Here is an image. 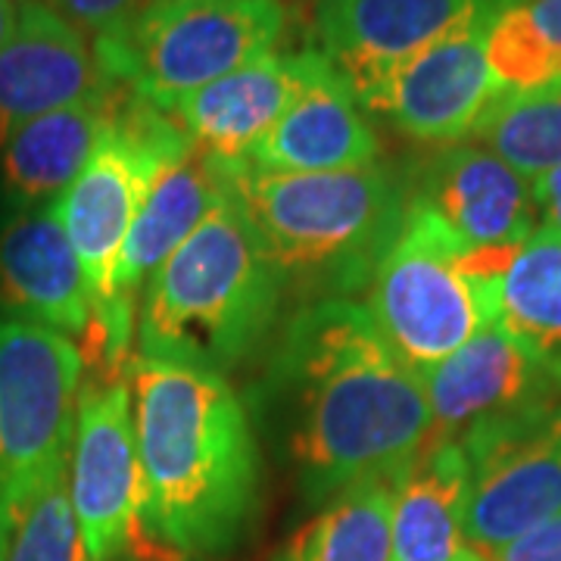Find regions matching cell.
I'll return each mask as SVG.
<instances>
[{"label": "cell", "instance_id": "6da1fadb", "mask_svg": "<svg viewBox=\"0 0 561 561\" xmlns=\"http://www.w3.org/2000/svg\"><path fill=\"white\" fill-rule=\"evenodd\" d=\"M268 383L302 496L316 505L393 481L434 431L424 383L356 300L306 302L280 331Z\"/></svg>", "mask_w": 561, "mask_h": 561}, {"label": "cell", "instance_id": "7a4b0ae2", "mask_svg": "<svg viewBox=\"0 0 561 561\" xmlns=\"http://www.w3.org/2000/svg\"><path fill=\"white\" fill-rule=\"evenodd\" d=\"M147 537L169 559L219 556L260 515L262 461L247 402L225 375L131 353L125 365Z\"/></svg>", "mask_w": 561, "mask_h": 561}, {"label": "cell", "instance_id": "3957f363", "mask_svg": "<svg viewBox=\"0 0 561 561\" xmlns=\"http://www.w3.org/2000/svg\"><path fill=\"white\" fill-rule=\"evenodd\" d=\"M284 294L306 302L365 294L405 216V179L375 162L350 172H260L219 165Z\"/></svg>", "mask_w": 561, "mask_h": 561}, {"label": "cell", "instance_id": "277c9868", "mask_svg": "<svg viewBox=\"0 0 561 561\" xmlns=\"http://www.w3.org/2000/svg\"><path fill=\"white\" fill-rule=\"evenodd\" d=\"M284 297L275 265L228 191H221L147 284L135 353L228 375L268 343Z\"/></svg>", "mask_w": 561, "mask_h": 561}, {"label": "cell", "instance_id": "5b68a950", "mask_svg": "<svg viewBox=\"0 0 561 561\" xmlns=\"http://www.w3.org/2000/svg\"><path fill=\"white\" fill-rule=\"evenodd\" d=\"M284 0H153L119 38L94 44L103 72L169 113L187 94L278 47Z\"/></svg>", "mask_w": 561, "mask_h": 561}, {"label": "cell", "instance_id": "8992f818", "mask_svg": "<svg viewBox=\"0 0 561 561\" xmlns=\"http://www.w3.org/2000/svg\"><path fill=\"white\" fill-rule=\"evenodd\" d=\"M465 250L449 228L409 201L397 238L365 287L362 309L419 378L493 324V297L465 268Z\"/></svg>", "mask_w": 561, "mask_h": 561}, {"label": "cell", "instance_id": "52a82bcc", "mask_svg": "<svg viewBox=\"0 0 561 561\" xmlns=\"http://www.w3.org/2000/svg\"><path fill=\"white\" fill-rule=\"evenodd\" d=\"M187 150L191 140L172 116L119 88L91 160L57 201L91 290L94 319L110 306L116 262L153 181Z\"/></svg>", "mask_w": 561, "mask_h": 561}, {"label": "cell", "instance_id": "ba28073f", "mask_svg": "<svg viewBox=\"0 0 561 561\" xmlns=\"http://www.w3.org/2000/svg\"><path fill=\"white\" fill-rule=\"evenodd\" d=\"M69 496L91 561H175L147 537L131 390L125 368L88 365L69 446Z\"/></svg>", "mask_w": 561, "mask_h": 561}, {"label": "cell", "instance_id": "9c48e42d", "mask_svg": "<svg viewBox=\"0 0 561 561\" xmlns=\"http://www.w3.org/2000/svg\"><path fill=\"white\" fill-rule=\"evenodd\" d=\"M468 459L465 542L490 561L561 515V402L461 437Z\"/></svg>", "mask_w": 561, "mask_h": 561}, {"label": "cell", "instance_id": "30bf717a", "mask_svg": "<svg viewBox=\"0 0 561 561\" xmlns=\"http://www.w3.org/2000/svg\"><path fill=\"white\" fill-rule=\"evenodd\" d=\"M81 375L79 343L0 316V493L25 490L69 459Z\"/></svg>", "mask_w": 561, "mask_h": 561}, {"label": "cell", "instance_id": "8fae6325", "mask_svg": "<svg viewBox=\"0 0 561 561\" xmlns=\"http://www.w3.org/2000/svg\"><path fill=\"white\" fill-rule=\"evenodd\" d=\"M500 10H481L427 44L356 101L402 138L446 147L471 138L502 88L486 62V32Z\"/></svg>", "mask_w": 561, "mask_h": 561}, {"label": "cell", "instance_id": "7c38bea8", "mask_svg": "<svg viewBox=\"0 0 561 561\" xmlns=\"http://www.w3.org/2000/svg\"><path fill=\"white\" fill-rule=\"evenodd\" d=\"M437 440L468 437L471 431L518 419L561 402V368L530 353L496 324L421 375Z\"/></svg>", "mask_w": 561, "mask_h": 561}, {"label": "cell", "instance_id": "4fadbf2b", "mask_svg": "<svg viewBox=\"0 0 561 561\" xmlns=\"http://www.w3.org/2000/svg\"><path fill=\"white\" fill-rule=\"evenodd\" d=\"M508 0H316L312 50L359 98L459 22Z\"/></svg>", "mask_w": 561, "mask_h": 561}, {"label": "cell", "instance_id": "5bb4252c", "mask_svg": "<svg viewBox=\"0 0 561 561\" xmlns=\"http://www.w3.org/2000/svg\"><path fill=\"white\" fill-rule=\"evenodd\" d=\"M402 179L409 201L471 250L515 247L537 231L530 181L474 140L434 147Z\"/></svg>", "mask_w": 561, "mask_h": 561}, {"label": "cell", "instance_id": "9a60e30c", "mask_svg": "<svg viewBox=\"0 0 561 561\" xmlns=\"http://www.w3.org/2000/svg\"><path fill=\"white\" fill-rule=\"evenodd\" d=\"M119 84L94 44L41 3L20 0L16 28L0 47V147L22 125L76 103H103Z\"/></svg>", "mask_w": 561, "mask_h": 561}, {"label": "cell", "instance_id": "2e32d148", "mask_svg": "<svg viewBox=\"0 0 561 561\" xmlns=\"http://www.w3.org/2000/svg\"><path fill=\"white\" fill-rule=\"evenodd\" d=\"M0 316L50 328L81 343L94 302L60 219V206H3L0 213Z\"/></svg>", "mask_w": 561, "mask_h": 561}, {"label": "cell", "instance_id": "e0dca14e", "mask_svg": "<svg viewBox=\"0 0 561 561\" xmlns=\"http://www.w3.org/2000/svg\"><path fill=\"white\" fill-rule=\"evenodd\" d=\"M316 66V50L278 54L268 50L241 69L203 84L165 116L184 131L203 157L216 165L247 162L280 113L294 103Z\"/></svg>", "mask_w": 561, "mask_h": 561}, {"label": "cell", "instance_id": "ac0fdd59", "mask_svg": "<svg viewBox=\"0 0 561 561\" xmlns=\"http://www.w3.org/2000/svg\"><path fill=\"white\" fill-rule=\"evenodd\" d=\"M381 138L356 94L316 54L294 103L247 157L260 172H350L375 165Z\"/></svg>", "mask_w": 561, "mask_h": 561}, {"label": "cell", "instance_id": "d6986e66", "mask_svg": "<svg viewBox=\"0 0 561 561\" xmlns=\"http://www.w3.org/2000/svg\"><path fill=\"white\" fill-rule=\"evenodd\" d=\"M468 459L456 440H431L390 486V561H465Z\"/></svg>", "mask_w": 561, "mask_h": 561}, {"label": "cell", "instance_id": "ffe728a7", "mask_svg": "<svg viewBox=\"0 0 561 561\" xmlns=\"http://www.w3.org/2000/svg\"><path fill=\"white\" fill-rule=\"evenodd\" d=\"M113 98L103 103H76L22 125L0 147L3 203L47 206L60 201L69 184L79 179L84 162L91 160L110 119Z\"/></svg>", "mask_w": 561, "mask_h": 561}, {"label": "cell", "instance_id": "44dd1931", "mask_svg": "<svg viewBox=\"0 0 561 561\" xmlns=\"http://www.w3.org/2000/svg\"><path fill=\"white\" fill-rule=\"evenodd\" d=\"M493 324L561 368V234L537 228L515 243L493 287Z\"/></svg>", "mask_w": 561, "mask_h": 561}, {"label": "cell", "instance_id": "7402d4cb", "mask_svg": "<svg viewBox=\"0 0 561 561\" xmlns=\"http://www.w3.org/2000/svg\"><path fill=\"white\" fill-rule=\"evenodd\" d=\"M390 486L368 481L328 500L284 542L278 561H390Z\"/></svg>", "mask_w": 561, "mask_h": 561}, {"label": "cell", "instance_id": "603a6c76", "mask_svg": "<svg viewBox=\"0 0 561 561\" xmlns=\"http://www.w3.org/2000/svg\"><path fill=\"white\" fill-rule=\"evenodd\" d=\"M468 140L496 153L524 181H537L559 169L561 81L534 91H502Z\"/></svg>", "mask_w": 561, "mask_h": 561}, {"label": "cell", "instance_id": "cb8c5ba5", "mask_svg": "<svg viewBox=\"0 0 561 561\" xmlns=\"http://www.w3.org/2000/svg\"><path fill=\"white\" fill-rule=\"evenodd\" d=\"M486 62L502 91L561 81V0H508L490 22Z\"/></svg>", "mask_w": 561, "mask_h": 561}, {"label": "cell", "instance_id": "d4e9b609", "mask_svg": "<svg viewBox=\"0 0 561 561\" xmlns=\"http://www.w3.org/2000/svg\"><path fill=\"white\" fill-rule=\"evenodd\" d=\"M0 561H91L69 496V459L25 496Z\"/></svg>", "mask_w": 561, "mask_h": 561}, {"label": "cell", "instance_id": "484cf974", "mask_svg": "<svg viewBox=\"0 0 561 561\" xmlns=\"http://www.w3.org/2000/svg\"><path fill=\"white\" fill-rule=\"evenodd\" d=\"M28 3L47 7L72 28H79L91 44L119 38L147 7V0H28Z\"/></svg>", "mask_w": 561, "mask_h": 561}, {"label": "cell", "instance_id": "4316f807", "mask_svg": "<svg viewBox=\"0 0 561 561\" xmlns=\"http://www.w3.org/2000/svg\"><path fill=\"white\" fill-rule=\"evenodd\" d=\"M490 561H561V515L527 530Z\"/></svg>", "mask_w": 561, "mask_h": 561}, {"label": "cell", "instance_id": "83f0119b", "mask_svg": "<svg viewBox=\"0 0 561 561\" xmlns=\"http://www.w3.org/2000/svg\"><path fill=\"white\" fill-rule=\"evenodd\" d=\"M530 197H534V209H537V228L561 234V165L537 181H530Z\"/></svg>", "mask_w": 561, "mask_h": 561}, {"label": "cell", "instance_id": "f1b7e54d", "mask_svg": "<svg viewBox=\"0 0 561 561\" xmlns=\"http://www.w3.org/2000/svg\"><path fill=\"white\" fill-rule=\"evenodd\" d=\"M16 16H20V3L16 0H0V47L16 28Z\"/></svg>", "mask_w": 561, "mask_h": 561}, {"label": "cell", "instance_id": "f546056e", "mask_svg": "<svg viewBox=\"0 0 561 561\" xmlns=\"http://www.w3.org/2000/svg\"><path fill=\"white\" fill-rule=\"evenodd\" d=\"M465 561H483V559H481V556H468V559H465Z\"/></svg>", "mask_w": 561, "mask_h": 561}, {"label": "cell", "instance_id": "4dcf8cb0", "mask_svg": "<svg viewBox=\"0 0 561 561\" xmlns=\"http://www.w3.org/2000/svg\"><path fill=\"white\" fill-rule=\"evenodd\" d=\"M150 3H153V0H150Z\"/></svg>", "mask_w": 561, "mask_h": 561}, {"label": "cell", "instance_id": "1f68e13d", "mask_svg": "<svg viewBox=\"0 0 561 561\" xmlns=\"http://www.w3.org/2000/svg\"><path fill=\"white\" fill-rule=\"evenodd\" d=\"M147 3H150V0H147Z\"/></svg>", "mask_w": 561, "mask_h": 561}]
</instances>
